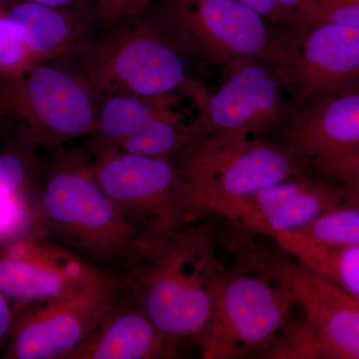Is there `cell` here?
I'll return each mask as SVG.
<instances>
[{
  "label": "cell",
  "instance_id": "6da1fadb",
  "mask_svg": "<svg viewBox=\"0 0 359 359\" xmlns=\"http://www.w3.org/2000/svg\"><path fill=\"white\" fill-rule=\"evenodd\" d=\"M211 218L164 235L137 236L123 261L134 304L175 347L204 332L224 273Z\"/></svg>",
  "mask_w": 359,
  "mask_h": 359
},
{
  "label": "cell",
  "instance_id": "7a4b0ae2",
  "mask_svg": "<svg viewBox=\"0 0 359 359\" xmlns=\"http://www.w3.org/2000/svg\"><path fill=\"white\" fill-rule=\"evenodd\" d=\"M173 159L192 219L218 217L263 189L311 170L294 148L263 137L197 135Z\"/></svg>",
  "mask_w": 359,
  "mask_h": 359
},
{
  "label": "cell",
  "instance_id": "3957f363",
  "mask_svg": "<svg viewBox=\"0 0 359 359\" xmlns=\"http://www.w3.org/2000/svg\"><path fill=\"white\" fill-rule=\"evenodd\" d=\"M54 150L35 191L45 235L89 262L124 261L137 231L97 180L91 152Z\"/></svg>",
  "mask_w": 359,
  "mask_h": 359
},
{
  "label": "cell",
  "instance_id": "277c9868",
  "mask_svg": "<svg viewBox=\"0 0 359 359\" xmlns=\"http://www.w3.org/2000/svg\"><path fill=\"white\" fill-rule=\"evenodd\" d=\"M191 57L160 7L96 33L80 52L75 66L101 98L117 94L146 97L184 94L195 78L189 75Z\"/></svg>",
  "mask_w": 359,
  "mask_h": 359
},
{
  "label": "cell",
  "instance_id": "5b68a950",
  "mask_svg": "<svg viewBox=\"0 0 359 359\" xmlns=\"http://www.w3.org/2000/svg\"><path fill=\"white\" fill-rule=\"evenodd\" d=\"M102 98L76 66L37 63L0 78V124L14 142L35 152L58 148L96 130Z\"/></svg>",
  "mask_w": 359,
  "mask_h": 359
},
{
  "label": "cell",
  "instance_id": "8992f818",
  "mask_svg": "<svg viewBox=\"0 0 359 359\" xmlns=\"http://www.w3.org/2000/svg\"><path fill=\"white\" fill-rule=\"evenodd\" d=\"M160 9L191 57L222 68L238 60L287 67L297 58V32L238 0H164Z\"/></svg>",
  "mask_w": 359,
  "mask_h": 359
},
{
  "label": "cell",
  "instance_id": "52a82bcc",
  "mask_svg": "<svg viewBox=\"0 0 359 359\" xmlns=\"http://www.w3.org/2000/svg\"><path fill=\"white\" fill-rule=\"evenodd\" d=\"M297 301L289 287L268 271L245 269L219 278L211 318L198 337L205 359L242 358L269 349L292 323Z\"/></svg>",
  "mask_w": 359,
  "mask_h": 359
},
{
  "label": "cell",
  "instance_id": "ba28073f",
  "mask_svg": "<svg viewBox=\"0 0 359 359\" xmlns=\"http://www.w3.org/2000/svg\"><path fill=\"white\" fill-rule=\"evenodd\" d=\"M280 68L263 61H235L223 67V81L215 91L194 80L185 95L198 110L197 135L278 140L295 112Z\"/></svg>",
  "mask_w": 359,
  "mask_h": 359
},
{
  "label": "cell",
  "instance_id": "9c48e42d",
  "mask_svg": "<svg viewBox=\"0 0 359 359\" xmlns=\"http://www.w3.org/2000/svg\"><path fill=\"white\" fill-rule=\"evenodd\" d=\"M90 152L97 180L137 236L164 235L194 221L173 158L133 154L107 146L90 147Z\"/></svg>",
  "mask_w": 359,
  "mask_h": 359
},
{
  "label": "cell",
  "instance_id": "30bf717a",
  "mask_svg": "<svg viewBox=\"0 0 359 359\" xmlns=\"http://www.w3.org/2000/svg\"><path fill=\"white\" fill-rule=\"evenodd\" d=\"M249 259L294 294L302 313L292 334L299 358L359 359L358 299L297 261L255 252Z\"/></svg>",
  "mask_w": 359,
  "mask_h": 359
},
{
  "label": "cell",
  "instance_id": "8fae6325",
  "mask_svg": "<svg viewBox=\"0 0 359 359\" xmlns=\"http://www.w3.org/2000/svg\"><path fill=\"white\" fill-rule=\"evenodd\" d=\"M118 287L107 275L72 297L28 304L14 320L4 358L65 359L119 302Z\"/></svg>",
  "mask_w": 359,
  "mask_h": 359
},
{
  "label": "cell",
  "instance_id": "7c38bea8",
  "mask_svg": "<svg viewBox=\"0 0 359 359\" xmlns=\"http://www.w3.org/2000/svg\"><path fill=\"white\" fill-rule=\"evenodd\" d=\"M106 276L88 259L41 233L0 249V292L20 309L72 297Z\"/></svg>",
  "mask_w": 359,
  "mask_h": 359
},
{
  "label": "cell",
  "instance_id": "4fadbf2b",
  "mask_svg": "<svg viewBox=\"0 0 359 359\" xmlns=\"http://www.w3.org/2000/svg\"><path fill=\"white\" fill-rule=\"evenodd\" d=\"M295 108L359 88V27L320 23L297 33V58L280 67Z\"/></svg>",
  "mask_w": 359,
  "mask_h": 359
},
{
  "label": "cell",
  "instance_id": "5bb4252c",
  "mask_svg": "<svg viewBox=\"0 0 359 359\" xmlns=\"http://www.w3.org/2000/svg\"><path fill=\"white\" fill-rule=\"evenodd\" d=\"M344 199L339 183L306 172L230 205L218 217L245 231L273 238L302 230Z\"/></svg>",
  "mask_w": 359,
  "mask_h": 359
},
{
  "label": "cell",
  "instance_id": "9a60e30c",
  "mask_svg": "<svg viewBox=\"0 0 359 359\" xmlns=\"http://www.w3.org/2000/svg\"><path fill=\"white\" fill-rule=\"evenodd\" d=\"M278 140L306 158L311 169L359 148V88L295 108Z\"/></svg>",
  "mask_w": 359,
  "mask_h": 359
},
{
  "label": "cell",
  "instance_id": "2e32d148",
  "mask_svg": "<svg viewBox=\"0 0 359 359\" xmlns=\"http://www.w3.org/2000/svg\"><path fill=\"white\" fill-rule=\"evenodd\" d=\"M37 63L76 57L100 30L94 9H62L2 2Z\"/></svg>",
  "mask_w": 359,
  "mask_h": 359
},
{
  "label": "cell",
  "instance_id": "e0dca14e",
  "mask_svg": "<svg viewBox=\"0 0 359 359\" xmlns=\"http://www.w3.org/2000/svg\"><path fill=\"white\" fill-rule=\"evenodd\" d=\"M175 347L136 304H117L65 359L173 358Z\"/></svg>",
  "mask_w": 359,
  "mask_h": 359
},
{
  "label": "cell",
  "instance_id": "ac0fdd59",
  "mask_svg": "<svg viewBox=\"0 0 359 359\" xmlns=\"http://www.w3.org/2000/svg\"><path fill=\"white\" fill-rule=\"evenodd\" d=\"M176 95L146 97L117 94L104 97L91 147H117L145 128L154 118L173 110Z\"/></svg>",
  "mask_w": 359,
  "mask_h": 359
},
{
  "label": "cell",
  "instance_id": "d6986e66",
  "mask_svg": "<svg viewBox=\"0 0 359 359\" xmlns=\"http://www.w3.org/2000/svg\"><path fill=\"white\" fill-rule=\"evenodd\" d=\"M273 238L297 263L359 301V247H320L287 235Z\"/></svg>",
  "mask_w": 359,
  "mask_h": 359
},
{
  "label": "cell",
  "instance_id": "ffe728a7",
  "mask_svg": "<svg viewBox=\"0 0 359 359\" xmlns=\"http://www.w3.org/2000/svg\"><path fill=\"white\" fill-rule=\"evenodd\" d=\"M283 235L320 247H359V208L342 203L302 230Z\"/></svg>",
  "mask_w": 359,
  "mask_h": 359
},
{
  "label": "cell",
  "instance_id": "44dd1931",
  "mask_svg": "<svg viewBox=\"0 0 359 359\" xmlns=\"http://www.w3.org/2000/svg\"><path fill=\"white\" fill-rule=\"evenodd\" d=\"M37 233L45 235L35 191L0 195V249Z\"/></svg>",
  "mask_w": 359,
  "mask_h": 359
},
{
  "label": "cell",
  "instance_id": "7402d4cb",
  "mask_svg": "<svg viewBox=\"0 0 359 359\" xmlns=\"http://www.w3.org/2000/svg\"><path fill=\"white\" fill-rule=\"evenodd\" d=\"M34 152L14 142L0 153V195L34 190Z\"/></svg>",
  "mask_w": 359,
  "mask_h": 359
},
{
  "label": "cell",
  "instance_id": "603a6c76",
  "mask_svg": "<svg viewBox=\"0 0 359 359\" xmlns=\"http://www.w3.org/2000/svg\"><path fill=\"white\" fill-rule=\"evenodd\" d=\"M35 65L18 27L0 4V78L20 76Z\"/></svg>",
  "mask_w": 359,
  "mask_h": 359
},
{
  "label": "cell",
  "instance_id": "cb8c5ba5",
  "mask_svg": "<svg viewBox=\"0 0 359 359\" xmlns=\"http://www.w3.org/2000/svg\"><path fill=\"white\" fill-rule=\"evenodd\" d=\"M320 23L359 27V0H306L299 32Z\"/></svg>",
  "mask_w": 359,
  "mask_h": 359
},
{
  "label": "cell",
  "instance_id": "d4e9b609",
  "mask_svg": "<svg viewBox=\"0 0 359 359\" xmlns=\"http://www.w3.org/2000/svg\"><path fill=\"white\" fill-rule=\"evenodd\" d=\"M256 11L271 25L289 32H297L306 0H238Z\"/></svg>",
  "mask_w": 359,
  "mask_h": 359
},
{
  "label": "cell",
  "instance_id": "484cf974",
  "mask_svg": "<svg viewBox=\"0 0 359 359\" xmlns=\"http://www.w3.org/2000/svg\"><path fill=\"white\" fill-rule=\"evenodd\" d=\"M152 2L153 0H95V18L99 28L103 29L140 15Z\"/></svg>",
  "mask_w": 359,
  "mask_h": 359
},
{
  "label": "cell",
  "instance_id": "4316f807",
  "mask_svg": "<svg viewBox=\"0 0 359 359\" xmlns=\"http://www.w3.org/2000/svg\"><path fill=\"white\" fill-rule=\"evenodd\" d=\"M311 170L313 173L335 182H339L340 179L349 175L358 174L359 173V148L334 159L313 165Z\"/></svg>",
  "mask_w": 359,
  "mask_h": 359
},
{
  "label": "cell",
  "instance_id": "83f0119b",
  "mask_svg": "<svg viewBox=\"0 0 359 359\" xmlns=\"http://www.w3.org/2000/svg\"><path fill=\"white\" fill-rule=\"evenodd\" d=\"M8 299L4 292H0V351L6 348L15 320Z\"/></svg>",
  "mask_w": 359,
  "mask_h": 359
},
{
  "label": "cell",
  "instance_id": "f1b7e54d",
  "mask_svg": "<svg viewBox=\"0 0 359 359\" xmlns=\"http://www.w3.org/2000/svg\"><path fill=\"white\" fill-rule=\"evenodd\" d=\"M2 2H30L62 9H94L95 0H0Z\"/></svg>",
  "mask_w": 359,
  "mask_h": 359
},
{
  "label": "cell",
  "instance_id": "f546056e",
  "mask_svg": "<svg viewBox=\"0 0 359 359\" xmlns=\"http://www.w3.org/2000/svg\"><path fill=\"white\" fill-rule=\"evenodd\" d=\"M337 183L344 188V203L359 208V173L344 177Z\"/></svg>",
  "mask_w": 359,
  "mask_h": 359
},
{
  "label": "cell",
  "instance_id": "4dcf8cb0",
  "mask_svg": "<svg viewBox=\"0 0 359 359\" xmlns=\"http://www.w3.org/2000/svg\"><path fill=\"white\" fill-rule=\"evenodd\" d=\"M0 130H1V124H0Z\"/></svg>",
  "mask_w": 359,
  "mask_h": 359
}]
</instances>
